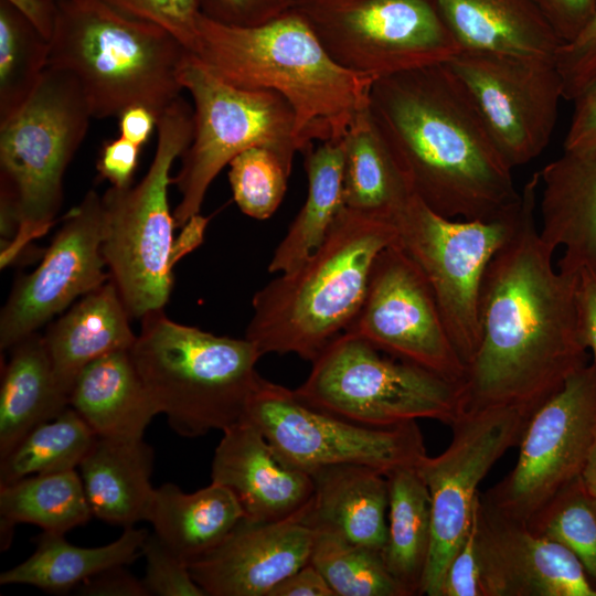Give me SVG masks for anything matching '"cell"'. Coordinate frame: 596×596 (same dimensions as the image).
I'll use <instances>...</instances> for the list:
<instances>
[{
	"label": "cell",
	"mask_w": 596,
	"mask_h": 596,
	"mask_svg": "<svg viewBox=\"0 0 596 596\" xmlns=\"http://www.w3.org/2000/svg\"><path fill=\"white\" fill-rule=\"evenodd\" d=\"M153 449L143 439L96 437L81 461L79 476L92 515L131 526L148 521L156 488Z\"/></svg>",
	"instance_id": "obj_26"
},
{
	"label": "cell",
	"mask_w": 596,
	"mask_h": 596,
	"mask_svg": "<svg viewBox=\"0 0 596 596\" xmlns=\"http://www.w3.org/2000/svg\"><path fill=\"white\" fill-rule=\"evenodd\" d=\"M461 50L554 60L563 44L533 0H435Z\"/></svg>",
	"instance_id": "obj_25"
},
{
	"label": "cell",
	"mask_w": 596,
	"mask_h": 596,
	"mask_svg": "<svg viewBox=\"0 0 596 596\" xmlns=\"http://www.w3.org/2000/svg\"><path fill=\"white\" fill-rule=\"evenodd\" d=\"M344 206L393 221L413 194L374 125L369 103L343 137Z\"/></svg>",
	"instance_id": "obj_32"
},
{
	"label": "cell",
	"mask_w": 596,
	"mask_h": 596,
	"mask_svg": "<svg viewBox=\"0 0 596 596\" xmlns=\"http://www.w3.org/2000/svg\"><path fill=\"white\" fill-rule=\"evenodd\" d=\"M92 119L77 79L47 67L28 102L0 123V179L13 188L21 216L17 237L1 249L2 267L52 226L64 173Z\"/></svg>",
	"instance_id": "obj_8"
},
{
	"label": "cell",
	"mask_w": 596,
	"mask_h": 596,
	"mask_svg": "<svg viewBox=\"0 0 596 596\" xmlns=\"http://www.w3.org/2000/svg\"><path fill=\"white\" fill-rule=\"evenodd\" d=\"M311 364L296 395L359 424L386 427L425 418L450 426L465 413L461 383L350 333L336 337Z\"/></svg>",
	"instance_id": "obj_9"
},
{
	"label": "cell",
	"mask_w": 596,
	"mask_h": 596,
	"mask_svg": "<svg viewBox=\"0 0 596 596\" xmlns=\"http://www.w3.org/2000/svg\"><path fill=\"white\" fill-rule=\"evenodd\" d=\"M244 518L234 494L211 482L187 493L174 483L156 488L148 522L153 533L190 565L215 549Z\"/></svg>",
	"instance_id": "obj_28"
},
{
	"label": "cell",
	"mask_w": 596,
	"mask_h": 596,
	"mask_svg": "<svg viewBox=\"0 0 596 596\" xmlns=\"http://www.w3.org/2000/svg\"><path fill=\"white\" fill-rule=\"evenodd\" d=\"M243 419L264 435L288 466L308 472L336 465H360L384 475L417 467L427 456L416 421L377 427L311 406L294 390L260 375Z\"/></svg>",
	"instance_id": "obj_12"
},
{
	"label": "cell",
	"mask_w": 596,
	"mask_h": 596,
	"mask_svg": "<svg viewBox=\"0 0 596 596\" xmlns=\"http://www.w3.org/2000/svg\"><path fill=\"white\" fill-rule=\"evenodd\" d=\"M102 253V195L88 191L54 235L38 267L20 277L0 315V347L10 349L76 298L110 277Z\"/></svg>",
	"instance_id": "obj_18"
},
{
	"label": "cell",
	"mask_w": 596,
	"mask_h": 596,
	"mask_svg": "<svg viewBox=\"0 0 596 596\" xmlns=\"http://www.w3.org/2000/svg\"><path fill=\"white\" fill-rule=\"evenodd\" d=\"M572 103L563 150L582 151L596 147V79Z\"/></svg>",
	"instance_id": "obj_47"
},
{
	"label": "cell",
	"mask_w": 596,
	"mask_h": 596,
	"mask_svg": "<svg viewBox=\"0 0 596 596\" xmlns=\"http://www.w3.org/2000/svg\"><path fill=\"white\" fill-rule=\"evenodd\" d=\"M211 482L227 488L255 522L301 519L313 493L311 475L285 464L247 419L223 430Z\"/></svg>",
	"instance_id": "obj_21"
},
{
	"label": "cell",
	"mask_w": 596,
	"mask_h": 596,
	"mask_svg": "<svg viewBox=\"0 0 596 596\" xmlns=\"http://www.w3.org/2000/svg\"><path fill=\"white\" fill-rule=\"evenodd\" d=\"M477 550L483 596H596L576 556L481 499Z\"/></svg>",
	"instance_id": "obj_19"
},
{
	"label": "cell",
	"mask_w": 596,
	"mask_h": 596,
	"mask_svg": "<svg viewBox=\"0 0 596 596\" xmlns=\"http://www.w3.org/2000/svg\"><path fill=\"white\" fill-rule=\"evenodd\" d=\"M310 475L313 493L301 521L313 532L383 552L390 498L386 475L360 465L329 466Z\"/></svg>",
	"instance_id": "obj_23"
},
{
	"label": "cell",
	"mask_w": 596,
	"mask_h": 596,
	"mask_svg": "<svg viewBox=\"0 0 596 596\" xmlns=\"http://www.w3.org/2000/svg\"><path fill=\"white\" fill-rule=\"evenodd\" d=\"M295 1V0H294Z\"/></svg>",
	"instance_id": "obj_54"
},
{
	"label": "cell",
	"mask_w": 596,
	"mask_h": 596,
	"mask_svg": "<svg viewBox=\"0 0 596 596\" xmlns=\"http://www.w3.org/2000/svg\"><path fill=\"white\" fill-rule=\"evenodd\" d=\"M70 406L98 437L141 439L151 419L160 414L145 386L130 350L106 354L77 375Z\"/></svg>",
	"instance_id": "obj_27"
},
{
	"label": "cell",
	"mask_w": 596,
	"mask_h": 596,
	"mask_svg": "<svg viewBox=\"0 0 596 596\" xmlns=\"http://www.w3.org/2000/svg\"><path fill=\"white\" fill-rule=\"evenodd\" d=\"M577 305L583 340L596 364V277L585 270L579 272Z\"/></svg>",
	"instance_id": "obj_50"
},
{
	"label": "cell",
	"mask_w": 596,
	"mask_h": 596,
	"mask_svg": "<svg viewBox=\"0 0 596 596\" xmlns=\"http://www.w3.org/2000/svg\"><path fill=\"white\" fill-rule=\"evenodd\" d=\"M200 12L216 22L255 26L288 12L294 0H198Z\"/></svg>",
	"instance_id": "obj_44"
},
{
	"label": "cell",
	"mask_w": 596,
	"mask_h": 596,
	"mask_svg": "<svg viewBox=\"0 0 596 596\" xmlns=\"http://www.w3.org/2000/svg\"><path fill=\"white\" fill-rule=\"evenodd\" d=\"M50 41L57 17V0H4Z\"/></svg>",
	"instance_id": "obj_52"
},
{
	"label": "cell",
	"mask_w": 596,
	"mask_h": 596,
	"mask_svg": "<svg viewBox=\"0 0 596 596\" xmlns=\"http://www.w3.org/2000/svg\"><path fill=\"white\" fill-rule=\"evenodd\" d=\"M526 525L570 550L596 589V497L581 477L557 491Z\"/></svg>",
	"instance_id": "obj_38"
},
{
	"label": "cell",
	"mask_w": 596,
	"mask_h": 596,
	"mask_svg": "<svg viewBox=\"0 0 596 596\" xmlns=\"http://www.w3.org/2000/svg\"><path fill=\"white\" fill-rule=\"evenodd\" d=\"M226 83L281 95L292 108L299 152L342 140L368 106L374 78L337 64L294 10L255 26L227 25L200 13L192 53Z\"/></svg>",
	"instance_id": "obj_3"
},
{
	"label": "cell",
	"mask_w": 596,
	"mask_h": 596,
	"mask_svg": "<svg viewBox=\"0 0 596 596\" xmlns=\"http://www.w3.org/2000/svg\"><path fill=\"white\" fill-rule=\"evenodd\" d=\"M395 241L393 221L344 206L305 262L255 292L245 338L263 355L312 362L352 321L377 255Z\"/></svg>",
	"instance_id": "obj_4"
},
{
	"label": "cell",
	"mask_w": 596,
	"mask_h": 596,
	"mask_svg": "<svg viewBox=\"0 0 596 596\" xmlns=\"http://www.w3.org/2000/svg\"><path fill=\"white\" fill-rule=\"evenodd\" d=\"M85 596H148L141 579L127 572L124 566L106 570L78 586Z\"/></svg>",
	"instance_id": "obj_48"
},
{
	"label": "cell",
	"mask_w": 596,
	"mask_h": 596,
	"mask_svg": "<svg viewBox=\"0 0 596 596\" xmlns=\"http://www.w3.org/2000/svg\"><path fill=\"white\" fill-rule=\"evenodd\" d=\"M180 82L193 100L194 127L172 178L180 193L173 211L175 227L200 214L211 183L238 153L264 146L292 160L299 151L295 114L281 95L226 83L191 53Z\"/></svg>",
	"instance_id": "obj_10"
},
{
	"label": "cell",
	"mask_w": 596,
	"mask_h": 596,
	"mask_svg": "<svg viewBox=\"0 0 596 596\" xmlns=\"http://www.w3.org/2000/svg\"><path fill=\"white\" fill-rule=\"evenodd\" d=\"M315 536L300 518L279 522L243 518L189 568L206 596H268L278 583L310 562Z\"/></svg>",
	"instance_id": "obj_20"
},
{
	"label": "cell",
	"mask_w": 596,
	"mask_h": 596,
	"mask_svg": "<svg viewBox=\"0 0 596 596\" xmlns=\"http://www.w3.org/2000/svg\"><path fill=\"white\" fill-rule=\"evenodd\" d=\"M387 539L383 558L406 596L421 595L432 544V508L417 467L389 473Z\"/></svg>",
	"instance_id": "obj_33"
},
{
	"label": "cell",
	"mask_w": 596,
	"mask_h": 596,
	"mask_svg": "<svg viewBox=\"0 0 596 596\" xmlns=\"http://www.w3.org/2000/svg\"><path fill=\"white\" fill-rule=\"evenodd\" d=\"M539 175L540 234L563 248L557 268L596 277V147L563 150Z\"/></svg>",
	"instance_id": "obj_22"
},
{
	"label": "cell",
	"mask_w": 596,
	"mask_h": 596,
	"mask_svg": "<svg viewBox=\"0 0 596 596\" xmlns=\"http://www.w3.org/2000/svg\"><path fill=\"white\" fill-rule=\"evenodd\" d=\"M315 533L310 563L336 596H406L387 570L381 551L334 534Z\"/></svg>",
	"instance_id": "obj_37"
},
{
	"label": "cell",
	"mask_w": 596,
	"mask_h": 596,
	"mask_svg": "<svg viewBox=\"0 0 596 596\" xmlns=\"http://www.w3.org/2000/svg\"><path fill=\"white\" fill-rule=\"evenodd\" d=\"M96 434L71 406L32 428L3 457L0 485L41 473L78 468Z\"/></svg>",
	"instance_id": "obj_35"
},
{
	"label": "cell",
	"mask_w": 596,
	"mask_h": 596,
	"mask_svg": "<svg viewBox=\"0 0 596 596\" xmlns=\"http://www.w3.org/2000/svg\"><path fill=\"white\" fill-rule=\"evenodd\" d=\"M140 150V146L120 136L106 141L97 160L99 177L110 182L111 187H130L138 167Z\"/></svg>",
	"instance_id": "obj_45"
},
{
	"label": "cell",
	"mask_w": 596,
	"mask_h": 596,
	"mask_svg": "<svg viewBox=\"0 0 596 596\" xmlns=\"http://www.w3.org/2000/svg\"><path fill=\"white\" fill-rule=\"evenodd\" d=\"M268 596H336L320 572L309 562L278 583Z\"/></svg>",
	"instance_id": "obj_49"
},
{
	"label": "cell",
	"mask_w": 596,
	"mask_h": 596,
	"mask_svg": "<svg viewBox=\"0 0 596 596\" xmlns=\"http://www.w3.org/2000/svg\"><path fill=\"white\" fill-rule=\"evenodd\" d=\"M10 349L0 387V457L32 428L70 406L68 396L57 383L43 336L34 332Z\"/></svg>",
	"instance_id": "obj_29"
},
{
	"label": "cell",
	"mask_w": 596,
	"mask_h": 596,
	"mask_svg": "<svg viewBox=\"0 0 596 596\" xmlns=\"http://www.w3.org/2000/svg\"><path fill=\"white\" fill-rule=\"evenodd\" d=\"M193 127V107L181 96L158 118L157 147L145 177L134 187L110 185L102 195V253L131 318L163 310L174 262L203 237L188 227L182 243L174 244L168 201L172 164L190 145Z\"/></svg>",
	"instance_id": "obj_6"
},
{
	"label": "cell",
	"mask_w": 596,
	"mask_h": 596,
	"mask_svg": "<svg viewBox=\"0 0 596 596\" xmlns=\"http://www.w3.org/2000/svg\"><path fill=\"white\" fill-rule=\"evenodd\" d=\"M158 118L145 106H131L118 116L119 136L142 147L157 129Z\"/></svg>",
	"instance_id": "obj_51"
},
{
	"label": "cell",
	"mask_w": 596,
	"mask_h": 596,
	"mask_svg": "<svg viewBox=\"0 0 596 596\" xmlns=\"http://www.w3.org/2000/svg\"><path fill=\"white\" fill-rule=\"evenodd\" d=\"M142 555L146 572L141 581L148 596H206L192 577L188 563L155 533H149L145 540Z\"/></svg>",
	"instance_id": "obj_40"
},
{
	"label": "cell",
	"mask_w": 596,
	"mask_h": 596,
	"mask_svg": "<svg viewBox=\"0 0 596 596\" xmlns=\"http://www.w3.org/2000/svg\"><path fill=\"white\" fill-rule=\"evenodd\" d=\"M308 180L306 201L274 251L268 270L286 273L305 262L326 240L344 207L342 140L311 145L302 152Z\"/></svg>",
	"instance_id": "obj_31"
},
{
	"label": "cell",
	"mask_w": 596,
	"mask_h": 596,
	"mask_svg": "<svg viewBox=\"0 0 596 596\" xmlns=\"http://www.w3.org/2000/svg\"><path fill=\"white\" fill-rule=\"evenodd\" d=\"M522 196L501 216L445 217L413 194L394 216L395 243L427 279L450 339L465 365L480 341L479 294L485 272L513 231Z\"/></svg>",
	"instance_id": "obj_13"
},
{
	"label": "cell",
	"mask_w": 596,
	"mask_h": 596,
	"mask_svg": "<svg viewBox=\"0 0 596 596\" xmlns=\"http://www.w3.org/2000/svg\"><path fill=\"white\" fill-rule=\"evenodd\" d=\"M49 66L73 75L93 118L145 106L158 117L179 97L189 51L163 28L105 0H57Z\"/></svg>",
	"instance_id": "obj_5"
},
{
	"label": "cell",
	"mask_w": 596,
	"mask_h": 596,
	"mask_svg": "<svg viewBox=\"0 0 596 596\" xmlns=\"http://www.w3.org/2000/svg\"><path fill=\"white\" fill-rule=\"evenodd\" d=\"M539 172L521 189L517 224L491 258L480 287V341L466 365L465 412L509 407L530 415L587 364L579 273L553 265L535 213Z\"/></svg>",
	"instance_id": "obj_1"
},
{
	"label": "cell",
	"mask_w": 596,
	"mask_h": 596,
	"mask_svg": "<svg viewBox=\"0 0 596 596\" xmlns=\"http://www.w3.org/2000/svg\"><path fill=\"white\" fill-rule=\"evenodd\" d=\"M115 283L81 297L43 334L62 391L68 396L81 371L91 362L116 351L130 350L137 336Z\"/></svg>",
	"instance_id": "obj_24"
},
{
	"label": "cell",
	"mask_w": 596,
	"mask_h": 596,
	"mask_svg": "<svg viewBox=\"0 0 596 596\" xmlns=\"http://www.w3.org/2000/svg\"><path fill=\"white\" fill-rule=\"evenodd\" d=\"M532 415L499 407L465 412L449 446L417 466L430 497L432 544L421 595L440 596L446 568L465 539L480 497L479 485L511 447Z\"/></svg>",
	"instance_id": "obj_15"
},
{
	"label": "cell",
	"mask_w": 596,
	"mask_h": 596,
	"mask_svg": "<svg viewBox=\"0 0 596 596\" xmlns=\"http://www.w3.org/2000/svg\"><path fill=\"white\" fill-rule=\"evenodd\" d=\"M135 18L152 22L172 34L190 53L198 35V0H105Z\"/></svg>",
	"instance_id": "obj_41"
},
{
	"label": "cell",
	"mask_w": 596,
	"mask_h": 596,
	"mask_svg": "<svg viewBox=\"0 0 596 596\" xmlns=\"http://www.w3.org/2000/svg\"><path fill=\"white\" fill-rule=\"evenodd\" d=\"M345 333L382 352L461 383L466 365L446 328L434 292L396 244L376 257L362 305Z\"/></svg>",
	"instance_id": "obj_17"
},
{
	"label": "cell",
	"mask_w": 596,
	"mask_h": 596,
	"mask_svg": "<svg viewBox=\"0 0 596 596\" xmlns=\"http://www.w3.org/2000/svg\"><path fill=\"white\" fill-rule=\"evenodd\" d=\"M564 100L573 102L596 79V1L590 19L555 56Z\"/></svg>",
	"instance_id": "obj_42"
},
{
	"label": "cell",
	"mask_w": 596,
	"mask_h": 596,
	"mask_svg": "<svg viewBox=\"0 0 596 596\" xmlns=\"http://www.w3.org/2000/svg\"><path fill=\"white\" fill-rule=\"evenodd\" d=\"M291 10L337 64L374 79L461 51L435 0H295Z\"/></svg>",
	"instance_id": "obj_11"
},
{
	"label": "cell",
	"mask_w": 596,
	"mask_h": 596,
	"mask_svg": "<svg viewBox=\"0 0 596 596\" xmlns=\"http://www.w3.org/2000/svg\"><path fill=\"white\" fill-rule=\"evenodd\" d=\"M148 534L147 530L131 525L109 544L82 547L67 542L65 534L43 531L35 551L1 573L0 584H28L47 593H68L106 570L132 563L142 555Z\"/></svg>",
	"instance_id": "obj_30"
},
{
	"label": "cell",
	"mask_w": 596,
	"mask_h": 596,
	"mask_svg": "<svg viewBox=\"0 0 596 596\" xmlns=\"http://www.w3.org/2000/svg\"><path fill=\"white\" fill-rule=\"evenodd\" d=\"M130 355L159 412L183 437L223 432L244 418L263 356L246 338L178 323L163 310L141 319Z\"/></svg>",
	"instance_id": "obj_7"
},
{
	"label": "cell",
	"mask_w": 596,
	"mask_h": 596,
	"mask_svg": "<svg viewBox=\"0 0 596 596\" xmlns=\"http://www.w3.org/2000/svg\"><path fill=\"white\" fill-rule=\"evenodd\" d=\"M479 500L468 532L446 568L440 596H483L477 550Z\"/></svg>",
	"instance_id": "obj_43"
},
{
	"label": "cell",
	"mask_w": 596,
	"mask_h": 596,
	"mask_svg": "<svg viewBox=\"0 0 596 596\" xmlns=\"http://www.w3.org/2000/svg\"><path fill=\"white\" fill-rule=\"evenodd\" d=\"M447 64L512 169L545 150L564 99L554 60L461 50Z\"/></svg>",
	"instance_id": "obj_16"
},
{
	"label": "cell",
	"mask_w": 596,
	"mask_h": 596,
	"mask_svg": "<svg viewBox=\"0 0 596 596\" xmlns=\"http://www.w3.org/2000/svg\"><path fill=\"white\" fill-rule=\"evenodd\" d=\"M596 0H533L555 34L566 43L584 29Z\"/></svg>",
	"instance_id": "obj_46"
},
{
	"label": "cell",
	"mask_w": 596,
	"mask_h": 596,
	"mask_svg": "<svg viewBox=\"0 0 596 596\" xmlns=\"http://www.w3.org/2000/svg\"><path fill=\"white\" fill-rule=\"evenodd\" d=\"M581 478L588 491L596 497V443L581 475Z\"/></svg>",
	"instance_id": "obj_53"
},
{
	"label": "cell",
	"mask_w": 596,
	"mask_h": 596,
	"mask_svg": "<svg viewBox=\"0 0 596 596\" xmlns=\"http://www.w3.org/2000/svg\"><path fill=\"white\" fill-rule=\"evenodd\" d=\"M228 180L238 209L249 217L266 220L280 205L292 160L264 146H255L228 163Z\"/></svg>",
	"instance_id": "obj_39"
},
{
	"label": "cell",
	"mask_w": 596,
	"mask_h": 596,
	"mask_svg": "<svg viewBox=\"0 0 596 596\" xmlns=\"http://www.w3.org/2000/svg\"><path fill=\"white\" fill-rule=\"evenodd\" d=\"M596 443V364L587 363L530 417L513 469L481 499L526 523L581 477Z\"/></svg>",
	"instance_id": "obj_14"
},
{
	"label": "cell",
	"mask_w": 596,
	"mask_h": 596,
	"mask_svg": "<svg viewBox=\"0 0 596 596\" xmlns=\"http://www.w3.org/2000/svg\"><path fill=\"white\" fill-rule=\"evenodd\" d=\"M369 111L413 192L436 213L488 221L520 200L513 169L447 63L374 79Z\"/></svg>",
	"instance_id": "obj_2"
},
{
	"label": "cell",
	"mask_w": 596,
	"mask_h": 596,
	"mask_svg": "<svg viewBox=\"0 0 596 596\" xmlns=\"http://www.w3.org/2000/svg\"><path fill=\"white\" fill-rule=\"evenodd\" d=\"M50 41L0 0V123L31 97L49 66Z\"/></svg>",
	"instance_id": "obj_36"
},
{
	"label": "cell",
	"mask_w": 596,
	"mask_h": 596,
	"mask_svg": "<svg viewBox=\"0 0 596 596\" xmlns=\"http://www.w3.org/2000/svg\"><path fill=\"white\" fill-rule=\"evenodd\" d=\"M0 517L1 550H6L18 523L65 534L86 523L92 512L81 476L72 469L0 485Z\"/></svg>",
	"instance_id": "obj_34"
}]
</instances>
